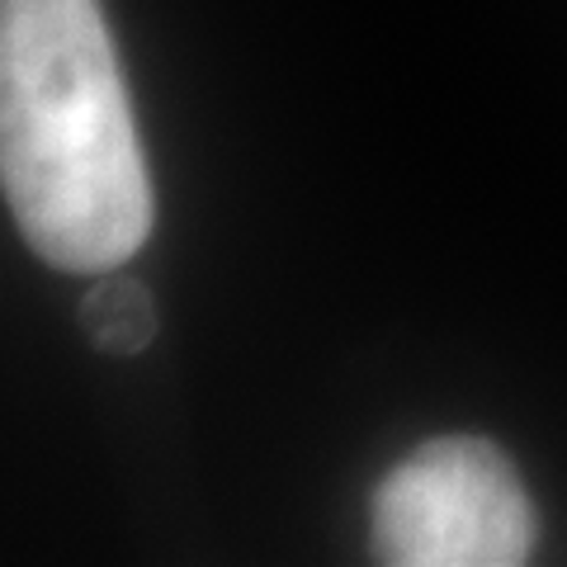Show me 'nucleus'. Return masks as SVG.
I'll return each instance as SVG.
<instances>
[{
  "instance_id": "obj_1",
  "label": "nucleus",
  "mask_w": 567,
  "mask_h": 567,
  "mask_svg": "<svg viewBox=\"0 0 567 567\" xmlns=\"http://www.w3.org/2000/svg\"><path fill=\"white\" fill-rule=\"evenodd\" d=\"M0 194L33 256L110 275L152 237V175L100 0H0Z\"/></svg>"
},
{
  "instance_id": "obj_2",
  "label": "nucleus",
  "mask_w": 567,
  "mask_h": 567,
  "mask_svg": "<svg viewBox=\"0 0 567 567\" xmlns=\"http://www.w3.org/2000/svg\"><path fill=\"white\" fill-rule=\"evenodd\" d=\"M369 544L393 567H516L535 548V506L492 440L440 435L374 487Z\"/></svg>"
},
{
  "instance_id": "obj_3",
  "label": "nucleus",
  "mask_w": 567,
  "mask_h": 567,
  "mask_svg": "<svg viewBox=\"0 0 567 567\" xmlns=\"http://www.w3.org/2000/svg\"><path fill=\"white\" fill-rule=\"evenodd\" d=\"M81 327H85V336H91L95 350L118 354V360H133V354H142L156 341L162 312H156V298L147 293V284L104 279L81 298Z\"/></svg>"
}]
</instances>
